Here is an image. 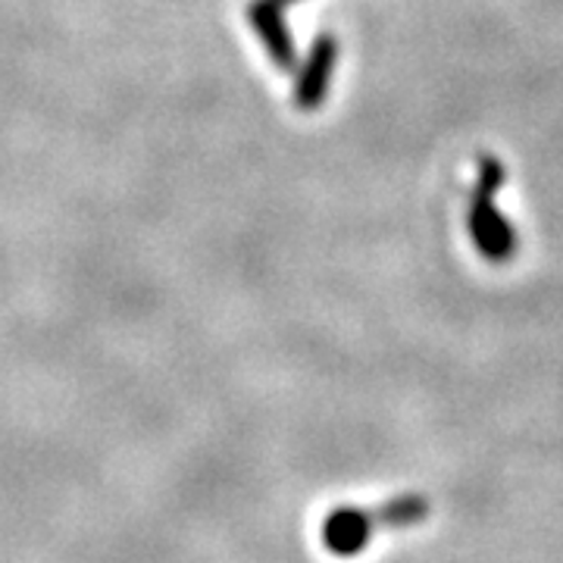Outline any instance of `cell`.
<instances>
[{
	"mask_svg": "<svg viewBox=\"0 0 563 563\" xmlns=\"http://www.w3.org/2000/svg\"><path fill=\"white\" fill-rule=\"evenodd\" d=\"M504 163L492 154L479 157V176H476V188L470 198V210H466V229L470 239L476 244L479 257L488 263H507L517 254V229L510 220L498 210V191L504 185Z\"/></svg>",
	"mask_w": 563,
	"mask_h": 563,
	"instance_id": "cell-1",
	"label": "cell"
},
{
	"mask_svg": "<svg viewBox=\"0 0 563 563\" xmlns=\"http://www.w3.org/2000/svg\"><path fill=\"white\" fill-rule=\"evenodd\" d=\"M373 532H376L373 510L351 507V504L347 507H335L322 520V544L335 558H357V554H363L366 544L373 542Z\"/></svg>",
	"mask_w": 563,
	"mask_h": 563,
	"instance_id": "cell-2",
	"label": "cell"
},
{
	"mask_svg": "<svg viewBox=\"0 0 563 563\" xmlns=\"http://www.w3.org/2000/svg\"><path fill=\"white\" fill-rule=\"evenodd\" d=\"M335 63H339V41L332 35H320L313 41L301 73H298V81H295V103L301 110H317L325 101Z\"/></svg>",
	"mask_w": 563,
	"mask_h": 563,
	"instance_id": "cell-3",
	"label": "cell"
},
{
	"mask_svg": "<svg viewBox=\"0 0 563 563\" xmlns=\"http://www.w3.org/2000/svg\"><path fill=\"white\" fill-rule=\"evenodd\" d=\"M247 20L254 25L257 38L263 41L269 60L276 63L279 69H295L298 66V51H295V38L285 25V16H282V7L276 0H254L247 7Z\"/></svg>",
	"mask_w": 563,
	"mask_h": 563,
	"instance_id": "cell-4",
	"label": "cell"
},
{
	"mask_svg": "<svg viewBox=\"0 0 563 563\" xmlns=\"http://www.w3.org/2000/svg\"><path fill=\"white\" fill-rule=\"evenodd\" d=\"M373 517H376V526L410 529V526L422 523L429 517V498L426 495H398V498L385 501Z\"/></svg>",
	"mask_w": 563,
	"mask_h": 563,
	"instance_id": "cell-5",
	"label": "cell"
},
{
	"mask_svg": "<svg viewBox=\"0 0 563 563\" xmlns=\"http://www.w3.org/2000/svg\"><path fill=\"white\" fill-rule=\"evenodd\" d=\"M276 3H279V7H285V3H295V0H276Z\"/></svg>",
	"mask_w": 563,
	"mask_h": 563,
	"instance_id": "cell-6",
	"label": "cell"
}]
</instances>
